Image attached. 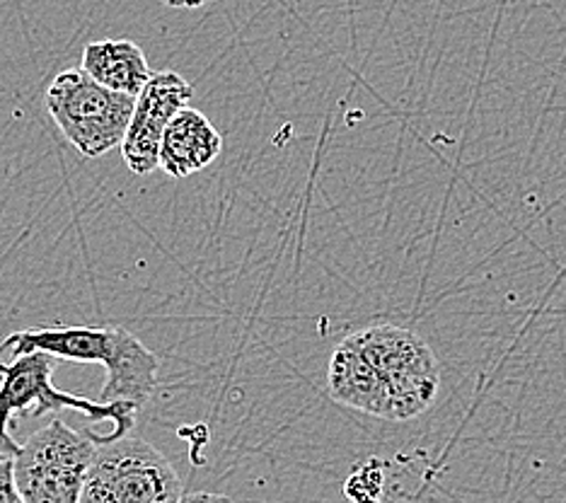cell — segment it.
<instances>
[{
    "label": "cell",
    "mask_w": 566,
    "mask_h": 503,
    "mask_svg": "<svg viewBox=\"0 0 566 503\" xmlns=\"http://www.w3.org/2000/svg\"><path fill=\"white\" fill-rule=\"evenodd\" d=\"M160 3L170 6V8H201V6H209L213 0H160Z\"/></svg>",
    "instance_id": "cell-13"
},
{
    "label": "cell",
    "mask_w": 566,
    "mask_h": 503,
    "mask_svg": "<svg viewBox=\"0 0 566 503\" xmlns=\"http://www.w3.org/2000/svg\"><path fill=\"white\" fill-rule=\"evenodd\" d=\"M34 352L75 364H99L107 370L99 397L105 405L122 402L138 411L158 387V356L124 327H30L0 344V358Z\"/></svg>",
    "instance_id": "cell-1"
},
{
    "label": "cell",
    "mask_w": 566,
    "mask_h": 503,
    "mask_svg": "<svg viewBox=\"0 0 566 503\" xmlns=\"http://www.w3.org/2000/svg\"><path fill=\"white\" fill-rule=\"evenodd\" d=\"M95 443L56 417L30 436L12 458V480L22 503H81Z\"/></svg>",
    "instance_id": "cell-6"
},
{
    "label": "cell",
    "mask_w": 566,
    "mask_h": 503,
    "mask_svg": "<svg viewBox=\"0 0 566 503\" xmlns=\"http://www.w3.org/2000/svg\"><path fill=\"white\" fill-rule=\"evenodd\" d=\"M179 503H233V499H228L223 494H211V492H195L179 499Z\"/></svg>",
    "instance_id": "cell-12"
},
{
    "label": "cell",
    "mask_w": 566,
    "mask_h": 503,
    "mask_svg": "<svg viewBox=\"0 0 566 503\" xmlns=\"http://www.w3.org/2000/svg\"><path fill=\"white\" fill-rule=\"evenodd\" d=\"M95 83L128 97H138L150 81L148 59L132 39H99L83 51L81 66Z\"/></svg>",
    "instance_id": "cell-9"
},
{
    "label": "cell",
    "mask_w": 566,
    "mask_h": 503,
    "mask_svg": "<svg viewBox=\"0 0 566 503\" xmlns=\"http://www.w3.org/2000/svg\"><path fill=\"white\" fill-rule=\"evenodd\" d=\"M352 337L373 373L378 419L411 421L436 402L441 390V366L419 334L378 325Z\"/></svg>",
    "instance_id": "cell-2"
},
{
    "label": "cell",
    "mask_w": 566,
    "mask_h": 503,
    "mask_svg": "<svg viewBox=\"0 0 566 503\" xmlns=\"http://www.w3.org/2000/svg\"><path fill=\"white\" fill-rule=\"evenodd\" d=\"M182 480L156 446L126 433L95 446L81 503H179Z\"/></svg>",
    "instance_id": "cell-4"
},
{
    "label": "cell",
    "mask_w": 566,
    "mask_h": 503,
    "mask_svg": "<svg viewBox=\"0 0 566 503\" xmlns=\"http://www.w3.org/2000/svg\"><path fill=\"white\" fill-rule=\"evenodd\" d=\"M382 484L385 474L378 462H364L361 468L352 472L349 480H346L344 492L354 503H380L382 499Z\"/></svg>",
    "instance_id": "cell-10"
},
{
    "label": "cell",
    "mask_w": 566,
    "mask_h": 503,
    "mask_svg": "<svg viewBox=\"0 0 566 503\" xmlns=\"http://www.w3.org/2000/svg\"><path fill=\"white\" fill-rule=\"evenodd\" d=\"M195 87L175 71L153 73L134 102V114L122 140V155L134 175H150L158 167V150L172 116L189 107Z\"/></svg>",
    "instance_id": "cell-7"
},
{
    "label": "cell",
    "mask_w": 566,
    "mask_h": 503,
    "mask_svg": "<svg viewBox=\"0 0 566 503\" xmlns=\"http://www.w3.org/2000/svg\"><path fill=\"white\" fill-rule=\"evenodd\" d=\"M59 358L44 352L18 356L12 364L0 360V460H12L20 450L15 438L10 436V419L15 415L44 417L46 411H81L90 421H112L114 431L107 443L114 438L132 433L136 421V409L122 402H93L87 397L56 390L54 370Z\"/></svg>",
    "instance_id": "cell-3"
},
{
    "label": "cell",
    "mask_w": 566,
    "mask_h": 503,
    "mask_svg": "<svg viewBox=\"0 0 566 503\" xmlns=\"http://www.w3.org/2000/svg\"><path fill=\"white\" fill-rule=\"evenodd\" d=\"M0 503H22L15 480H12V460H0Z\"/></svg>",
    "instance_id": "cell-11"
},
{
    "label": "cell",
    "mask_w": 566,
    "mask_h": 503,
    "mask_svg": "<svg viewBox=\"0 0 566 503\" xmlns=\"http://www.w3.org/2000/svg\"><path fill=\"white\" fill-rule=\"evenodd\" d=\"M221 150L223 136L216 132L209 116L195 107H185L165 128L158 150V167L165 175L185 179L209 167Z\"/></svg>",
    "instance_id": "cell-8"
},
{
    "label": "cell",
    "mask_w": 566,
    "mask_h": 503,
    "mask_svg": "<svg viewBox=\"0 0 566 503\" xmlns=\"http://www.w3.org/2000/svg\"><path fill=\"white\" fill-rule=\"evenodd\" d=\"M136 97L95 83L83 69L59 73L46 87V109L61 134L85 158H102L119 148Z\"/></svg>",
    "instance_id": "cell-5"
}]
</instances>
